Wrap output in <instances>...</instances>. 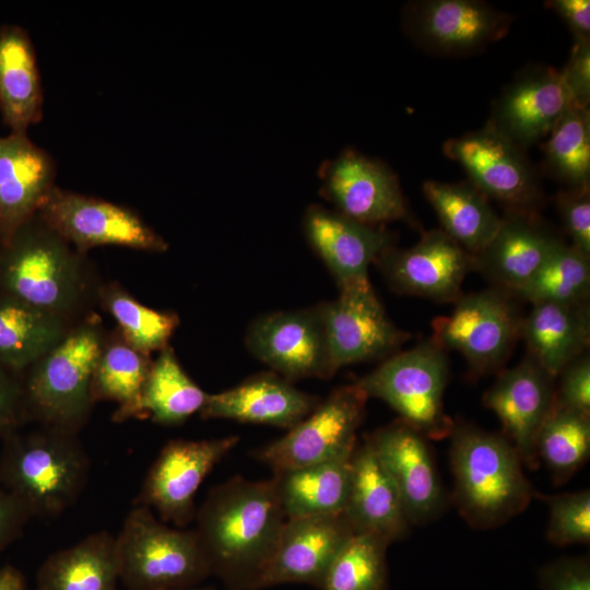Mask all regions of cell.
<instances>
[{
  "mask_svg": "<svg viewBox=\"0 0 590 590\" xmlns=\"http://www.w3.org/2000/svg\"><path fill=\"white\" fill-rule=\"evenodd\" d=\"M194 518L211 574L228 590H255L286 520L274 480L235 476L210 491Z\"/></svg>",
  "mask_w": 590,
  "mask_h": 590,
  "instance_id": "6da1fadb",
  "label": "cell"
},
{
  "mask_svg": "<svg viewBox=\"0 0 590 590\" xmlns=\"http://www.w3.org/2000/svg\"><path fill=\"white\" fill-rule=\"evenodd\" d=\"M25 402L24 387L0 367V435L14 432L23 417Z\"/></svg>",
  "mask_w": 590,
  "mask_h": 590,
  "instance_id": "f6af8a7d",
  "label": "cell"
},
{
  "mask_svg": "<svg viewBox=\"0 0 590 590\" xmlns=\"http://www.w3.org/2000/svg\"><path fill=\"white\" fill-rule=\"evenodd\" d=\"M104 343L99 326L86 321L30 367L25 399L45 426L76 434L83 425L94 403L92 380Z\"/></svg>",
  "mask_w": 590,
  "mask_h": 590,
  "instance_id": "8992f818",
  "label": "cell"
},
{
  "mask_svg": "<svg viewBox=\"0 0 590 590\" xmlns=\"http://www.w3.org/2000/svg\"><path fill=\"white\" fill-rule=\"evenodd\" d=\"M445 154L459 163L471 184L508 210L534 212L541 201L539 180L524 150L488 123L447 141Z\"/></svg>",
  "mask_w": 590,
  "mask_h": 590,
  "instance_id": "7c38bea8",
  "label": "cell"
},
{
  "mask_svg": "<svg viewBox=\"0 0 590 590\" xmlns=\"http://www.w3.org/2000/svg\"><path fill=\"white\" fill-rule=\"evenodd\" d=\"M319 402L317 397L295 388L285 378L260 374L231 389L209 393L200 415L288 430L309 415Z\"/></svg>",
  "mask_w": 590,
  "mask_h": 590,
  "instance_id": "d4e9b609",
  "label": "cell"
},
{
  "mask_svg": "<svg viewBox=\"0 0 590 590\" xmlns=\"http://www.w3.org/2000/svg\"><path fill=\"white\" fill-rule=\"evenodd\" d=\"M83 267L80 252L35 214L0 243V292L67 320L86 293Z\"/></svg>",
  "mask_w": 590,
  "mask_h": 590,
  "instance_id": "3957f363",
  "label": "cell"
},
{
  "mask_svg": "<svg viewBox=\"0 0 590 590\" xmlns=\"http://www.w3.org/2000/svg\"><path fill=\"white\" fill-rule=\"evenodd\" d=\"M589 288L590 258L562 240L515 296L532 305L582 303L588 302Z\"/></svg>",
  "mask_w": 590,
  "mask_h": 590,
  "instance_id": "d590c367",
  "label": "cell"
},
{
  "mask_svg": "<svg viewBox=\"0 0 590 590\" xmlns=\"http://www.w3.org/2000/svg\"><path fill=\"white\" fill-rule=\"evenodd\" d=\"M355 447L332 459L274 474L286 518L344 512Z\"/></svg>",
  "mask_w": 590,
  "mask_h": 590,
  "instance_id": "f1b7e54d",
  "label": "cell"
},
{
  "mask_svg": "<svg viewBox=\"0 0 590 590\" xmlns=\"http://www.w3.org/2000/svg\"><path fill=\"white\" fill-rule=\"evenodd\" d=\"M449 437L453 499L472 527L495 528L527 509L534 491L505 436L460 422Z\"/></svg>",
  "mask_w": 590,
  "mask_h": 590,
  "instance_id": "7a4b0ae2",
  "label": "cell"
},
{
  "mask_svg": "<svg viewBox=\"0 0 590 590\" xmlns=\"http://www.w3.org/2000/svg\"><path fill=\"white\" fill-rule=\"evenodd\" d=\"M101 295L128 344L145 354L167 346L178 324L176 315L151 309L117 285L106 286Z\"/></svg>",
  "mask_w": 590,
  "mask_h": 590,
  "instance_id": "f35d334b",
  "label": "cell"
},
{
  "mask_svg": "<svg viewBox=\"0 0 590 590\" xmlns=\"http://www.w3.org/2000/svg\"><path fill=\"white\" fill-rule=\"evenodd\" d=\"M307 240L326 263L339 290L369 283L368 268L391 247V236L339 212L311 205L304 216Z\"/></svg>",
  "mask_w": 590,
  "mask_h": 590,
  "instance_id": "7402d4cb",
  "label": "cell"
},
{
  "mask_svg": "<svg viewBox=\"0 0 590 590\" xmlns=\"http://www.w3.org/2000/svg\"><path fill=\"white\" fill-rule=\"evenodd\" d=\"M541 590H590V564L586 557L553 560L539 571Z\"/></svg>",
  "mask_w": 590,
  "mask_h": 590,
  "instance_id": "7bdbcfd3",
  "label": "cell"
},
{
  "mask_svg": "<svg viewBox=\"0 0 590 590\" xmlns=\"http://www.w3.org/2000/svg\"><path fill=\"white\" fill-rule=\"evenodd\" d=\"M5 437L0 482L30 517H54L75 503L91 465L76 434L45 426Z\"/></svg>",
  "mask_w": 590,
  "mask_h": 590,
  "instance_id": "277c9868",
  "label": "cell"
},
{
  "mask_svg": "<svg viewBox=\"0 0 590 590\" xmlns=\"http://www.w3.org/2000/svg\"><path fill=\"white\" fill-rule=\"evenodd\" d=\"M511 296L497 287L462 294L449 315L434 319L432 341L459 352L477 375L498 369L520 338L522 317Z\"/></svg>",
  "mask_w": 590,
  "mask_h": 590,
  "instance_id": "ba28073f",
  "label": "cell"
},
{
  "mask_svg": "<svg viewBox=\"0 0 590 590\" xmlns=\"http://www.w3.org/2000/svg\"><path fill=\"white\" fill-rule=\"evenodd\" d=\"M68 331L66 319L0 292L1 368H30Z\"/></svg>",
  "mask_w": 590,
  "mask_h": 590,
  "instance_id": "1f68e13d",
  "label": "cell"
},
{
  "mask_svg": "<svg viewBox=\"0 0 590 590\" xmlns=\"http://www.w3.org/2000/svg\"><path fill=\"white\" fill-rule=\"evenodd\" d=\"M550 173L569 187L589 185V107L571 105L548 133L544 145Z\"/></svg>",
  "mask_w": 590,
  "mask_h": 590,
  "instance_id": "74e56055",
  "label": "cell"
},
{
  "mask_svg": "<svg viewBox=\"0 0 590 590\" xmlns=\"http://www.w3.org/2000/svg\"><path fill=\"white\" fill-rule=\"evenodd\" d=\"M560 241L534 212L508 210L493 238L473 256L474 269L516 295Z\"/></svg>",
  "mask_w": 590,
  "mask_h": 590,
  "instance_id": "603a6c76",
  "label": "cell"
},
{
  "mask_svg": "<svg viewBox=\"0 0 590 590\" xmlns=\"http://www.w3.org/2000/svg\"><path fill=\"white\" fill-rule=\"evenodd\" d=\"M339 291L337 299L318 306L333 374L386 356L410 338L389 319L370 282Z\"/></svg>",
  "mask_w": 590,
  "mask_h": 590,
  "instance_id": "4fadbf2b",
  "label": "cell"
},
{
  "mask_svg": "<svg viewBox=\"0 0 590 590\" xmlns=\"http://www.w3.org/2000/svg\"><path fill=\"white\" fill-rule=\"evenodd\" d=\"M119 570L115 536L90 533L50 554L36 576L37 590H117Z\"/></svg>",
  "mask_w": 590,
  "mask_h": 590,
  "instance_id": "f546056e",
  "label": "cell"
},
{
  "mask_svg": "<svg viewBox=\"0 0 590 590\" xmlns=\"http://www.w3.org/2000/svg\"><path fill=\"white\" fill-rule=\"evenodd\" d=\"M355 533H369L389 544L410 531L398 489L367 437L352 457L350 489L343 512Z\"/></svg>",
  "mask_w": 590,
  "mask_h": 590,
  "instance_id": "484cf974",
  "label": "cell"
},
{
  "mask_svg": "<svg viewBox=\"0 0 590 590\" xmlns=\"http://www.w3.org/2000/svg\"><path fill=\"white\" fill-rule=\"evenodd\" d=\"M574 105L560 71L538 67L526 71L497 98L488 125L517 146L538 142Z\"/></svg>",
  "mask_w": 590,
  "mask_h": 590,
  "instance_id": "ffe728a7",
  "label": "cell"
},
{
  "mask_svg": "<svg viewBox=\"0 0 590 590\" xmlns=\"http://www.w3.org/2000/svg\"><path fill=\"white\" fill-rule=\"evenodd\" d=\"M366 437L392 479L410 523L435 519L446 498L428 439L401 420Z\"/></svg>",
  "mask_w": 590,
  "mask_h": 590,
  "instance_id": "2e32d148",
  "label": "cell"
},
{
  "mask_svg": "<svg viewBox=\"0 0 590 590\" xmlns=\"http://www.w3.org/2000/svg\"><path fill=\"white\" fill-rule=\"evenodd\" d=\"M0 590H25L22 575L13 567L0 568Z\"/></svg>",
  "mask_w": 590,
  "mask_h": 590,
  "instance_id": "c3c4849f",
  "label": "cell"
},
{
  "mask_svg": "<svg viewBox=\"0 0 590 590\" xmlns=\"http://www.w3.org/2000/svg\"><path fill=\"white\" fill-rule=\"evenodd\" d=\"M37 214L79 252L104 245L163 252L166 241L130 209L55 186Z\"/></svg>",
  "mask_w": 590,
  "mask_h": 590,
  "instance_id": "8fae6325",
  "label": "cell"
},
{
  "mask_svg": "<svg viewBox=\"0 0 590 590\" xmlns=\"http://www.w3.org/2000/svg\"><path fill=\"white\" fill-rule=\"evenodd\" d=\"M0 110L11 132L26 133L43 118V88L36 55L27 32L0 27Z\"/></svg>",
  "mask_w": 590,
  "mask_h": 590,
  "instance_id": "83f0119b",
  "label": "cell"
},
{
  "mask_svg": "<svg viewBox=\"0 0 590 590\" xmlns=\"http://www.w3.org/2000/svg\"><path fill=\"white\" fill-rule=\"evenodd\" d=\"M152 362L123 339L104 343L92 380L93 401L109 400L119 408L114 421L135 417V410Z\"/></svg>",
  "mask_w": 590,
  "mask_h": 590,
  "instance_id": "836d02e7",
  "label": "cell"
},
{
  "mask_svg": "<svg viewBox=\"0 0 590 590\" xmlns=\"http://www.w3.org/2000/svg\"><path fill=\"white\" fill-rule=\"evenodd\" d=\"M547 540L556 546L590 541V492L582 489L548 498Z\"/></svg>",
  "mask_w": 590,
  "mask_h": 590,
  "instance_id": "ab89813d",
  "label": "cell"
},
{
  "mask_svg": "<svg viewBox=\"0 0 590 590\" xmlns=\"http://www.w3.org/2000/svg\"><path fill=\"white\" fill-rule=\"evenodd\" d=\"M548 3L567 24L575 37V42L590 40L589 0H553Z\"/></svg>",
  "mask_w": 590,
  "mask_h": 590,
  "instance_id": "bcb514c9",
  "label": "cell"
},
{
  "mask_svg": "<svg viewBox=\"0 0 590 590\" xmlns=\"http://www.w3.org/2000/svg\"><path fill=\"white\" fill-rule=\"evenodd\" d=\"M388 546L377 535L354 533L332 562L319 590H388Z\"/></svg>",
  "mask_w": 590,
  "mask_h": 590,
  "instance_id": "8d00e7d4",
  "label": "cell"
},
{
  "mask_svg": "<svg viewBox=\"0 0 590 590\" xmlns=\"http://www.w3.org/2000/svg\"><path fill=\"white\" fill-rule=\"evenodd\" d=\"M369 398L356 385L342 386L287 433L256 452L273 473L332 459L357 445Z\"/></svg>",
  "mask_w": 590,
  "mask_h": 590,
  "instance_id": "9c48e42d",
  "label": "cell"
},
{
  "mask_svg": "<svg viewBox=\"0 0 590 590\" xmlns=\"http://www.w3.org/2000/svg\"><path fill=\"white\" fill-rule=\"evenodd\" d=\"M55 176L52 157L27 133L0 138V243L37 214Z\"/></svg>",
  "mask_w": 590,
  "mask_h": 590,
  "instance_id": "cb8c5ba5",
  "label": "cell"
},
{
  "mask_svg": "<svg viewBox=\"0 0 590 590\" xmlns=\"http://www.w3.org/2000/svg\"><path fill=\"white\" fill-rule=\"evenodd\" d=\"M208 394L185 373L174 351L165 346L152 362L135 417L151 416L162 425H178L202 410Z\"/></svg>",
  "mask_w": 590,
  "mask_h": 590,
  "instance_id": "d6a6232c",
  "label": "cell"
},
{
  "mask_svg": "<svg viewBox=\"0 0 590 590\" xmlns=\"http://www.w3.org/2000/svg\"><path fill=\"white\" fill-rule=\"evenodd\" d=\"M169 590H216L214 587L212 586H197V587H192V588H186V589H169Z\"/></svg>",
  "mask_w": 590,
  "mask_h": 590,
  "instance_id": "681fc988",
  "label": "cell"
},
{
  "mask_svg": "<svg viewBox=\"0 0 590 590\" xmlns=\"http://www.w3.org/2000/svg\"><path fill=\"white\" fill-rule=\"evenodd\" d=\"M247 346L285 379L333 375L319 308L280 311L255 320Z\"/></svg>",
  "mask_w": 590,
  "mask_h": 590,
  "instance_id": "e0dca14e",
  "label": "cell"
},
{
  "mask_svg": "<svg viewBox=\"0 0 590 590\" xmlns=\"http://www.w3.org/2000/svg\"><path fill=\"white\" fill-rule=\"evenodd\" d=\"M557 209L570 246L590 258V193L589 185L569 187L557 194Z\"/></svg>",
  "mask_w": 590,
  "mask_h": 590,
  "instance_id": "60d3db41",
  "label": "cell"
},
{
  "mask_svg": "<svg viewBox=\"0 0 590 590\" xmlns=\"http://www.w3.org/2000/svg\"><path fill=\"white\" fill-rule=\"evenodd\" d=\"M590 455V415L554 405L536 439V457L557 483L567 481Z\"/></svg>",
  "mask_w": 590,
  "mask_h": 590,
  "instance_id": "e575fe53",
  "label": "cell"
},
{
  "mask_svg": "<svg viewBox=\"0 0 590 590\" xmlns=\"http://www.w3.org/2000/svg\"><path fill=\"white\" fill-rule=\"evenodd\" d=\"M376 261L396 292L439 303H455L474 269V257L441 229L424 233L410 248L390 247Z\"/></svg>",
  "mask_w": 590,
  "mask_h": 590,
  "instance_id": "9a60e30c",
  "label": "cell"
},
{
  "mask_svg": "<svg viewBox=\"0 0 590 590\" xmlns=\"http://www.w3.org/2000/svg\"><path fill=\"white\" fill-rule=\"evenodd\" d=\"M28 517L23 506L0 482V551L14 539Z\"/></svg>",
  "mask_w": 590,
  "mask_h": 590,
  "instance_id": "7dc6e473",
  "label": "cell"
},
{
  "mask_svg": "<svg viewBox=\"0 0 590 590\" xmlns=\"http://www.w3.org/2000/svg\"><path fill=\"white\" fill-rule=\"evenodd\" d=\"M559 388L555 390V403L590 415V358L582 354L560 374Z\"/></svg>",
  "mask_w": 590,
  "mask_h": 590,
  "instance_id": "b9f144b4",
  "label": "cell"
},
{
  "mask_svg": "<svg viewBox=\"0 0 590 590\" xmlns=\"http://www.w3.org/2000/svg\"><path fill=\"white\" fill-rule=\"evenodd\" d=\"M423 192L441 223V231L472 256L488 244L500 225V216L472 184L427 180Z\"/></svg>",
  "mask_w": 590,
  "mask_h": 590,
  "instance_id": "4dcf8cb0",
  "label": "cell"
},
{
  "mask_svg": "<svg viewBox=\"0 0 590 590\" xmlns=\"http://www.w3.org/2000/svg\"><path fill=\"white\" fill-rule=\"evenodd\" d=\"M575 105L589 107L590 40L575 42L566 67L560 71Z\"/></svg>",
  "mask_w": 590,
  "mask_h": 590,
  "instance_id": "ee69618b",
  "label": "cell"
},
{
  "mask_svg": "<svg viewBox=\"0 0 590 590\" xmlns=\"http://www.w3.org/2000/svg\"><path fill=\"white\" fill-rule=\"evenodd\" d=\"M238 441L237 435L168 441L149 469L134 505L150 508L167 524L186 527L196 517L199 486Z\"/></svg>",
  "mask_w": 590,
  "mask_h": 590,
  "instance_id": "30bf717a",
  "label": "cell"
},
{
  "mask_svg": "<svg viewBox=\"0 0 590 590\" xmlns=\"http://www.w3.org/2000/svg\"><path fill=\"white\" fill-rule=\"evenodd\" d=\"M115 547L128 590L192 588L212 575L194 529L172 528L142 505L129 511Z\"/></svg>",
  "mask_w": 590,
  "mask_h": 590,
  "instance_id": "5b68a950",
  "label": "cell"
},
{
  "mask_svg": "<svg viewBox=\"0 0 590 590\" xmlns=\"http://www.w3.org/2000/svg\"><path fill=\"white\" fill-rule=\"evenodd\" d=\"M448 376L446 351L430 340L393 354L355 384L424 437L440 440L449 437L455 424L444 405Z\"/></svg>",
  "mask_w": 590,
  "mask_h": 590,
  "instance_id": "52a82bcc",
  "label": "cell"
},
{
  "mask_svg": "<svg viewBox=\"0 0 590 590\" xmlns=\"http://www.w3.org/2000/svg\"><path fill=\"white\" fill-rule=\"evenodd\" d=\"M354 533L344 514L286 518L255 590L287 583L320 589L332 562Z\"/></svg>",
  "mask_w": 590,
  "mask_h": 590,
  "instance_id": "5bb4252c",
  "label": "cell"
},
{
  "mask_svg": "<svg viewBox=\"0 0 590 590\" xmlns=\"http://www.w3.org/2000/svg\"><path fill=\"white\" fill-rule=\"evenodd\" d=\"M406 30L422 47L440 54H462L498 39L508 17L474 0H427L410 5Z\"/></svg>",
  "mask_w": 590,
  "mask_h": 590,
  "instance_id": "44dd1931",
  "label": "cell"
},
{
  "mask_svg": "<svg viewBox=\"0 0 590 590\" xmlns=\"http://www.w3.org/2000/svg\"><path fill=\"white\" fill-rule=\"evenodd\" d=\"M520 338L528 355L555 379L589 345L588 302L534 304L522 318Z\"/></svg>",
  "mask_w": 590,
  "mask_h": 590,
  "instance_id": "4316f807",
  "label": "cell"
},
{
  "mask_svg": "<svg viewBox=\"0 0 590 590\" xmlns=\"http://www.w3.org/2000/svg\"><path fill=\"white\" fill-rule=\"evenodd\" d=\"M321 177L322 193L352 220L375 226L408 216L396 175L379 161L349 149L322 167Z\"/></svg>",
  "mask_w": 590,
  "mask_h": 590,
  "instance_id": "ac0fdd59",
  "label": "cell"
},
{
  "mask_svg": "<svg viewBox=\"0 0 590 590\" xmlns=\"http://www.w3.org/2000/svg\"><path fill=\"white\" fill-rule=\"evenodd\" d=\"M554 401V378L529 355L503 371L483 396L484 406L497 415L504 436L530 469L538 467L536 439Z\"/></svg>",
  "mask_w": 590,
  "mask_h": 590,
  "instance_id": "d6986e66",
  "label": "cell"
}]
</instances>
